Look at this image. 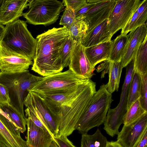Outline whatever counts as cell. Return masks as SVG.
<instances>
[{"label": "cell", "instance_id": "obj_12", "mask_svg": "<svg viewBox=\"0 0 147 147\" xmlns=\"http://www.w3.org/2000/svg\"><path fill=\"white\" fill-rule=\"evenodd\" d=\"M32 60L5 48L0 44V70L16 72L27 70L32 65Z\"/></svg>", "mask_w": 147, "mask_h": 147}, {"label": "cell", "instance_id": "obj_10", "mask_svg": "<svg viewBox=\"0 0 147 147\" xmlns=\"http://www.w3.org/2000/svg\"><path fill=\"white\" fill-rule=\"evenodd\" d=\"M146 130L147 113L131 124L124 125L117 141L122 147H136Z\"/></svg>", "mask_w": 147, "mask_h": 147}, {"label": "cell", "instance_id": "obj_38", "mask_svg": "<svg viewBox=\"0 0 147 147\" xmlns=\"http://www.w3.org/2000/svg\"><path fill=\"white\" fill-rule=\"evenodd\" d=\"M138 14L144 20L147 19V0H144L136 10Z\"/></svg>", "mask_w": 147, "mask_h": 147}, {"label": "cell", "instance_id": "obj_37", "mask_svg": "<svg viewBox=\"0 0 147 147\" xmlns=\"http://www.w3.org/2000/svg\"><path fill=\"white\" fill-rule=\"evenodd\" d=\"M55 139L59 147H76L67 136H61L57 137Z\"/></svg>", "mask_w": 147, "mask_h": 147}, {"label": "cell", "instance_id": "obj_24", "mask_svg": "<svg viewBox=\"0 0 147 147\" xmlns=\"http://www.w3.org/2000/svg\"><path fill=\"white\" fill-rule=\"evenodd\" d=\"M108 142L107 138L98 129L92 135L82 134L80 147H107Z\"/></svg>", "mask_w": 147, "mask_h": 147}, {"label": "cell", "instance_id": "obj_39", "mask_svg": "<svg viewBox=\"0 0 147 147\" xmlns=\"http://www.w3.org/2000/svg\"><path fill=\"white\" fill-rule=\"evenodd\" d=\"M136 147H147V130L145 131Z\"/></svg>", "mask_w": 147, "mask_h": 147}, {"label": "cell", "instance_id": "obj_16", "mask_svg": "<svg viewBox=\"0 0 147 147\" xmlns=\"http://www.w3.org/2000/svg\"><path fill=\"white\" fill-rule=\"evenodd\" d=\"M26 120L28 147H49L53 141L56 143L55 139L48 131L36 125L29 118L26 117Z\"/></svg>", "mask_w": 147, "mask_h": 147}, {"label": "cell", "instance_id": "obj_14", "mask_svg": "<svg viewBox=\"0 0 147 147\" xmlns=\"http://www.w3.org/2000/svg\"><path fill=\"white\" fill-rule=\"evenodd\" d=\"M27 97L34 106L55 139L57 137L59 129V123L56 117L50 110L43 98L38 94L29 91Z\"/></svg>", "mask_w": 147, "mask_h": 147}, {"label": "cell", "instance_id": "obj_15", "mask_svg": "<svg viewBox=\"0 0 147 147\" xmlns=\"http://www.w3.org/2000/svg\"><path fill=\"white\" fill-rule=\"evenodd\" d=\"M125 48L121 62L123 68L126 67L134 58L139 47L147 36L146 24L130 32Z\"/></svg>", "mask_w": 147, "mask_h": 147}, {"label": "cell", "instance_id": "obj_34", "mask_svg": "<svg viewBox=\"0 0 147 147\" xmlns=\"http://www.w3.org/2000/svg\"><path fill=\"white\" fill-rule=\"evenodd\" d=\"M62 2L64 6L70 7L76 13L87 3L86 0H63Z\"/></svg>", "mask_w": 147, "mask_h": 147}, {"label": "cell", "instance_id": "obj_44", "mask_svg": "<svg viewBox=\"0 0 147 147\" xmlns=\"http://www.w3.org/2000/svg\"><path fill=\"white\" fill-rule=\"evenodd\" d=\"M3 0H0V11L1 10V6H2V4L3 2Z\"/></svg>", "mask_w": 147, "mask_h": 147}, {"label": "cell", "instance_id": "obj_30", "mask_svg": "<svg viewBox=\"0 0 147 147\" xmlns=\"http://www.w3.org/2000/svg\"><path fill=\"white\" fill-rule=\"evenodd\" d=\"M146 21L135 11L125 26L122 29L121 34H127L128 32L146 24Z\"/></svg>", "mask_w": 147, "mask_h": 147}, {"label": "cell", "instance_id": "obj_43", "mask_svg": "<svg viewBox=\"0 0 147 147\" xmlns=\"http://www.w3.org/2000/svg\"><path fill=\"white\" fill-rule=\"evenodd\" d=\"M0 147H7L2 143L0 142Z\"/></svg>", "mask_w": 147, "mask_h": 147}, {"label": "cell", "instance_id": "obj_20", "mask_svg": "<svg viewBox=\"0 0 147 147\" xmlns=\"http://www.w3.org/2000/svg\"><path fill=\"white\" fill-rule=\"evenodd\" d=\"M98 67L107 70L109 80L108 83L105 85L108 92L112 94L116 91H117L123 68L121 62L106 61L101 64Z\"/></svg>", "mask_w": 147, "mask_h": 147}, {"label": "cell", "instance_id": "obj_1", "mask_svg": "<svg viewBox=\"0 0 147 147\" xmlns=\"http://www.w3.org/2000/svg\"><path fill=\"white\" fill-rule=\"evenodd\" d=\"M70 36L65 27L53 28L38 35L35 54L31 69L45 77L61 72L60 54Z\"/></svg>", "mask_w": 147, "mask_h": 147}, {"label": "cell", "instance_id": "obj_35", "mask_svg": "<svg viewBox=\"0 0 147 147\" xmlns=\"http://www.w3.org/2000/svg\"><path fill=\"white\" fill-rule=\"evenodd\" d=\"M86 1L87 4L76 12V17L83 16L91 8L94 6L99 0H88Z\"/></svg>", "mask_w": 147, "mask_h": 147}, {"label": "cell", "instance_id": "obj_32", "mask_svg": "<svg viewBox=\"0 0 147 147\" xmlns=\"http://www.w3.org/2000/svg\"><path fill=\"white\" fill-rule=\"evenodd\" d=\"M76 13L70 7H66L60 20L59 24L69 30L75 19Z\"/></svg>", "mask_w": 147, "mask_h": 147}, {"label": "cell", "instance_id": "obj_2", "mask_svg": "<svg viewBox=\"0 0 147 147\" xmlns=\"http://www.w3.org/2000/svg\"><path fill=\"white\" fill-rule=\"evenodd\" d=\"M96 83L91 79L80 85L72 96L61 104L47 105L59 123L57 137L68 136L75 130L76 125L96 92Z\"/></svg>", "mask_w": 147, "mask_h": 147}, {"label": "cell", "instance_id": "obj_23", "mask_svg": "<svg viewBox=\"0 0 147 147\" xmlns=\"http://www.w3.org/2000/svg\"><path fill=\"white\" fill-rule=\"evenodd\" d=\"M128 38V35L121 34L113 41L108 60L112 62L121 61Z\"/></svg>", "mask_w": 147, "mask_h": 147}, {"label": "cell", "instance_id": "obj_21", "mask_svg": "<svg viewBox=\"0 0 147 147\" xmlns=\"http://www.w3.org/2000/svg\"><path fill=\"white\" fill-rule=\"evenodd\" d=\"M88 23L84 17H76L69 30L70 37L76 43H81L88 29Z\"/></svg>", "mask_w": 147, "mask_h": 147}, {"label": "cell", "instance_id": "obj_41", "mask_svg": "<svg viewBox=\"0 0 147 147\" xmlns=\"http://www.w3.org/2000/svg\"><path fill=\"white\" fill-rule=\"evenodd\" d=\"M5 28L1 23L0 22V42L3 34Z\"/></svg>", "mask_w": 147, "mask_h": 147}, {"label": "cell", "instance_id": "obj_6", "mask_svg": "<svg viewBox=\"0 0 147 147\" xmlns=\"http://www.w3.org/2000/svg\"><path fill=\"white\" fill-rule=\"evenodd\" d=\"M28 4V10L23 16L26 22L35 25L54 23L64 6L62 2L57 0H29Z\"/></svg>", "mask_w": 147, "mask_h": 147}, {"label": "cell", "instance_id": "obj_42", "mask_svg": "<svg viewBox=\"0 0 147 147\" xmlns=\"http://www.w3.org/2000/svg\"><path fill=\"white\" fill-rule=\"evenodd\" d=\"M49 147H59L56 142L53 141L52 142Z\"/></svg>", "mask_w": 147, "mask_h": 147}, {"label": "cell", "instance_id": "obj_3", "mask_svg": "<svg viewBox=\"0 0 147 147\" xmlns=\"http://www.w3.org/2000/svg\"><path fill=\"white\" fill-rule=\"evenodd\" d=\"M42 77L31 74L28 70L16 72L0 71V83L7 88L10 105L22 117L25 98L29 92Z\"/></svg>", "mask_w": 147, "mask_h": 147}, {"label": "cell", "instance_id": "obj_4", "mask_svg": "<svg viewBox=\"0 0 147 147\" xmlns=\"http://www.w3.org/2000/svg\"><path fill=\"white\" fill-rule=\"evenodd\" d=\"M26 21L19 19L6 25L0 44L5 48L33 60L37 40L28 30Z\"/></svg>", "mask_w": 147, "mask_h": 147}, {"label": "cell", "instance_id": "obj_22", "mask_svg": "<svg viewBox=\"0 0 147 147\" xmlns=\"http://www.w3.org/2000/svg\"><path fill=\"white\" fill-rule=\"evenodd\" d=\"M134 68V71L141 75L147 73V36L136 53Z\"/></svg>", "mask_w": 147, "mask_h": 147}, {"label": "cell", "instance_id": "obj_17", "mask_svg": "<svg viewBox=\"0 0 147 147\" xmlns=\"http://www.w3.org/2000/svg\"><path fill=\"white\" fill-rule=\"evenodd\" d=\"M28 0H3L0 11V22L7 25L23 16V11L29 5Z\"/></svg>", "mask_w": 147, "mask_h": 147}, {"label": "cell", "instance_id": "obj_19", "mask_svg": "<svg viewBox=\"0 0 147 147\" xmlns=\"http://www.w3.org/2000/svg\"><path fill=\"white\" fill-rule=\"evenodd\" d=\"M112 43L111 40L85 48L86 55L93 68L98 64L109 60Z\"/></svg>", "mask_w": 147, "mask_h": 147}, {"label": "cell", "instance_id": "obj_26", "mask_svg": "<svg viewBox=\"0 0 147 147\" xmlns=\"http://www.w3.org/2000/svg\"><path fill=\"white\" fill-rule=\"evenodd\" d=\"M147 113V111L142 107L138 98L127 110L123 118L124 125L131 124Z\"/></svg>", "mask_w": 147, "mask_h": 147}, {"label": "cell", "instance_id": "obj_9", "mask_svg": "<svg viewBox=\"0 0 147 147\" xmlns=\"http://www.w3.org/2000/svg\"><path fill=\"white\" fill-rule=\"evenodd\" d=\"M142 2L139 0H116L108 19L107 28L111 36L125 27Z\"/></svg>", "mask_w": 147, "mask_h": 147}, {"label": "cell", "instance_id": "obj_28", "mask_svg": "<svg viewBox=\"0 0 147 147\" xmlns=\"http://www.w3.org/2000/svg\"><path fill=\"white\" fill-rule=\"evenodd\" d=\"M116 0L109 7L93 16L87 21L88 32L106 20L108 19L115 4Z\"/></svg>", "mask_w": 147, "mask_h": 147}, {"label": "cell", "instance_id": "obj_33", "mask_svg": "<svg viewBox=\"0 0 147 147\" xmlns=\"http://www.w3.org/2000/svg\"><path fill=\"white\" fill-rule=\"evenodd\" d=\"M141 76V85L139 100L142 107L147 111V73Z\"/></svg>", "mask_w": 147, "mask_h": 147}, {"label": "cell", "instance_id": "obj_8", "mask_svg": "<svg viewBox=\"0 0 147 147\" xmlns=\"http://www.w3.org/2000/svg\"><path fill=\"white\" fill-rule=\"evenodd\" d=\"M134 58L126 66L125 78L123 85L120 101L113 109H109L103 122L104 129L112 137L118 135L119 128L123 124V118L127 111L129 90L134 71Z\"/></svg>", "mask_w": 147, "mask_h": 147}, {"label": "cell", "instance_id": "obj_36", "mask_svg": "<svg viewBox=\"0 0 147 147\" xmlns=\"http://www.w3.org/2000/svg\"><path fill=\"white\" fill-rule=\"evenodd\" d=\"M10 102L7 88L5 86L0 83V105L10 104Z\"/></svg>", "mask_w": 147, "mask_h": 147}, {"label": "cell", "instance_id": "obj_18", "mask_svg": "<svg viewBox=\"0 0 147 147\" xmlns=\"http://www.w3.org/2000/svg\"><path fill=\"white\" fill-rule=\"evenodd\" d=\"M108 19L87 32L81 44L87 48L111 40L112 37L107 27Z\"/></svg>", "mask_w": 147, "mask_h": 147}, {"label": "cell", "instance_id": "obj_11", "mask_svg": "<svg viewBox=\"0 0 147 147\" xmlns=\"http://www.w3.org/2000/svg\"><path fill=\"white\" fill-rule=\"evenodd\" d=\"M20 133L7 114L0 108V142L7 147H28Z\"/></svg>", "mask_w": 147, "mask_h": 147}, {"label": "cell", "instance_id": "obj_5", "mask_svg": "<svg viewBox=\"0 0 147 147\" xmlns=\"http://www.w3.org/2000/svg\"><path fill=\"white\" fill-rule=\"evenodd\" d=\"M113 101L111 94L102 84L92 97L87 109L77 123L75 129L82 134L102 124Z\"/></svg>", "mask_w": 147, "mask_h": 147}, {"label": "cell", "instance_id": "obj_27", "mask_svg": "<svg viewBox=\"0 0 147 147\" xmlns=\"http://www.w3.org/2000/svg\"><path fill=\"white\" fill-rule=\"evenodd\" d=\"M0 108L7 114L20 132L23 133L26 131V118L22 117L10 104L0 105Z\"/></svg>", "mask_w": 147, "mask_h": 147}, {"label": "cell", "instance_id": "obj_40", "mask_svg": "<svg viewBox=\"0 0 147 147\" xmlns=\"http://www.w3.org/2000/svg\"><path fill=\"white\" fill-rule=\"evenodd\" d=\"M107 147H122L117 141L108 142Z\"/></svg>", "mask_w": 147, "mask_h": 147}, {"label": "cell", "instance_id": "obj_29", "mask_svg": "<svg viewBox=\"0 0 147 147\" xmlns=\"http://www.w3.org/2000/svg\"><path fill=\"white\" fill-rule=\"evenodd\" d=\"M76 43L70 36L61 50L60 58L63 68L67 67L69 64L72 51Z\"/></svg>", "mask_w": 147, "mask_h": 147}, {"label": "cell", "instance_id": "obj_7", "mask_svg": "<svg viewBox=\"0 0 147 147\" xmlns=\"http://www.w3.org/2000/svg\"><path fill=\"white\" fill-rule=\"evenodd\" d=\"M88 79L80 78L70 69L43 77L30 91L39 94H51L72 89Z\"/></svg>", "mask_w": 147, "mask_h": 147}, {"label": "cell", "instance_id": "obj_31", "mask_svg": "<svg viewBox=\"0 0 147 147\" xmlns=\"http://www.w3.org/2000/svg\"><path fill=\"white\" fill-rule=\"evenodd\" d=\"M115 0H99L82 16L88 21L94 15L102 11L110 5Z\"/></svg>", "mask_w": 147, "mask_h": 147}, {"label": "cell", "instance_id": "obj_13", "mask_svg": "<svg viewBox=\"0 0 147 147\" xmlns=\"http://www.w3.org/2000/svg\"><path fill=\"white\" fill-rule=\"evenodd\" d=\"M85 48L81 44L76 43L68 65L69 69L80 78L90 79L94 74L95 69L86 55Z\"/></svg>", "mask_w": 147, "mask_h": 147}, {"label": "cell", "instance_id": "obj_25", "mask_svg": "<svg viewBox=\"0 0 147 147\" xmlns=\"http://www.w3.org/2000/svg\"><path fill=\"white\" fill-rule=\"evenodd\" d=\"M141 85V75L134 70L129 90L127 106V110L140 96Z\"/></svg>", "mask_w": 147, "mask_h": 147}]
</instances>
